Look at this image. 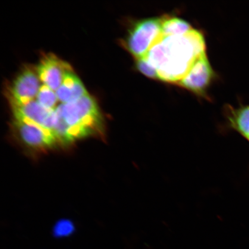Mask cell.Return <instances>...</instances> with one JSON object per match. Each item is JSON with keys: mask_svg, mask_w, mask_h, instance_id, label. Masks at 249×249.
Listing matches in <instances>:
<instances>
[{"mask_svg": "<svg viewBox=\"0 0 249 249\" xmlns=\"http://www.w3.org/2000/svg\"><path fill=\"white\" fill-rule=\"evenodd\" d=\"M12 124L16 138L28 150L41 153L58 144L53 134L41 127L15 119Z\"/></svg>", "mask_w": 249, "mask_h": 249, "instance_id": "277c9868", "label": "cell"}, {"mask_svg": "<svg viewBox=\"0 0 249 249\" xmlns=\"http://www.w3.org/2000/svg\"><path fill=\"white\" fill-rule=\"evenodd\" d=\"M205 49L203 34L193 29L183 35L161 36L144 58L159 80L177 85Z\"/></svg>", "mask_w": 249, "mask_h": 249, "instance_id": "6da1fadb", "label": "cell"}, {"mask_svg": "<svg viewBox=\"0 0 249 249\" xmlns=\"http://www.w3.org/2000/svg\"><path fill=\"white\" fill-rule=\"evenodd\" d=\"M213 76V70L205 52L199 56L188 73L177 85L196 95L204 96Z\"/></svg>", "mask_w": 249, "mask_h": 249, "instance_id": "8992f818", "label": "cell"}, {"mask_svg": "<svg viewBox=\"0 0 249 249\" xmlns=\"http://www.w3.org/2000/svg\"><path fill=\"white\" fill-rule=\"evenodd\" d=\"M64 117L68 125L80 139L104 135L101 111L94 98L89 93L75 102L65 105Z\"/></svg>", "mask_w": 249, "mask_h": 249, "instance_id": "7a4b0ae2", "label": "cell"}, {"mask_svg": "<svg viewBox=\"0 0 249 249\" xmlns=\"http://www.w3.org/2000/svg\"><path fill=\"white\" fill-rule=\"evenodd\" d=\"M162 18L163 17L142 18L130 28L124 45L136 60L145 57L162 36Z\"/></svg>", "mask_w": 249, "mask_h": 249, "instance_id": "3957f363", "label": "cell"}, {"mask_svg": "<svg viewBox=\"0 0 249 249\" xmlns=\"http://www.w3.org/2000/svg\"><path fill=\"white\" fill-rule=\"evenodd\" d=\"M192 29L191 25L183 18L168 15L163 17L161 23L163 36L183 35Z\"/></svg>", "mask_w": 249, "mask_h": 249, "instance_id": "8fae6325", "label": "cell"}, {"mask_svg": "<svg viewBox=\"0 0 249 249\" xmlns=\"http://www.w3.org/2000/svg\"><path fill=\"white\" fill-rule=\"evenodd\" d=\"M40 82L36 70L30 67L25 68L8 89L9 102L23 104L34 100L42 86Z\"/></svg>", "mask_w": 249, "mask_h": 249, "instance_id": "52a82bcc", "label": "cell"}, {"mask_svg": "<svg viewBox=\"0 0 249 249\" xmlns=\"http://www.w3.org/2000/svg\"><path fill=\"white\" fill-rule=\"evenodd\" d=\"M225 115L230 127L249 141V106L237 108L231 106L225 107Z\"/></svg>", "mask_w": 249, "mask_h": 249, "instance_id": "30bf717a", "label": "cell"}, {"mask_svg": "<svg viewBox=\"0 0 249 249\" xmlns=\"http://www.w3.org/2000/svg\"><path fill=\"white\" fill-rule=\"evenodd\" d=\"M62 104L74 103L88 94L82 81L71 69L65 74L63 82L55 91Z\"/></svg>", "mask_w": 249, "mask_h": 249, "instance_id": "9c48e42d", "label": "cell"}, {"mask_svg": "<svg viewBox=\"0 0 249 249\" xmlns=\"http://www.w3.org/2000/svg\"><path fill=\"white\" fill-rule=\"evenodd\" d=\"M74 231L73 224L70 220H62L55 224L53 234L56 238L67 237L72 234Z\"/></svg>", "mask_w": 249, "mask_h": 249, "instance_id": "4fadbf2b", "label": "cell"}, {"mask_svg": "<svg viewBox=\"0 0 249 249\" xmlns=\"http://www.w3.org/2000/svg\"><path fill=\"white\" fill-rule=\"evenodd\" d=\"M71 69L69 64L50 53L43 56L36 70L43 85L56 91L63 82L67 71Z\"/></svg>", "mask_w": 249, "mask_h": 249, "instance_id": "ba28073f", "label": "cell"}, {"mask_svg": "<svg viewBox=\"0 0 249 249\" xmlns=\"http://www.w3.org/2000/svg\"><path fill=\"white\" fill-rule=\"evenodd\" d=\"M36 101L47 109L55 110L58 99L55 91L43 85L36 96Z\"/></svg>", "mask_w": 249, "mask_h": 249, "instance_id": "7c38bea8", "label": "cell"}, {"mask_svg": "<svg viewBox=\"0 0 249 249\" xmlns=\"http://www.w3.org/2000/svg\"><path fill=\"white\" fill-rule=\"evenodd\" d=\"M136 67L140 73L149 79L158 80L157 71L144 57L136 60Z\"/></svg>", "mask_w": 249, "mask_h": 249, "instance_id": "5bb4252c", "label": "cell"}, {"mask_svg": "<svg viewBox=\"0 0 249 249\" xmlns=\"http://www.w3.org/2000/svg\"><path fill=\"white\" fill-rule=\"evenodd\" d=\"M14 119L42 127L53 134L57 121L55 110H49L40 105L35 100L23 104L9 102Z\"/></svg>", "mask_w": 249, "mask_h": 249, "instance_id": "5b68a950", "label": "cell"}]
</instances>
